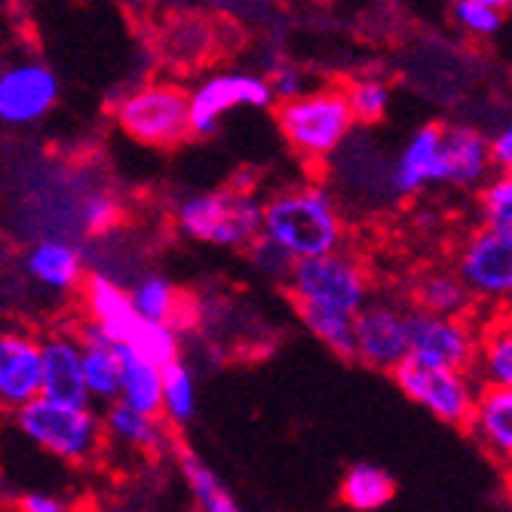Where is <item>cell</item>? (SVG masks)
<instances>
[{
	"instance_id": "1",
	"label": "cell",
	"mask_w": 512,
	"mask_h": 512,
	"mask_svg": "<svg viewBox=\"0 0 512 512\" xmlns=\"http://www.w3.org/2000/svg\"><path fill=\"white\" fill-rule=\"evenodd\" d=\"M261 234L295 261L344 246L347 224L338 197L316 181L292 184L261 203Z\"/></svg>"
},
{
	"instance_id": "2",
	"label": "cell",
	"mask_w": 512,
	"mask_h": 512,
	"mask_svg": "<svg viewBox=\"0 0 512 512\" xmlns=\"http://www.w3.org/2000/svg\"><path fill=\"white\" fill-rule=\"evenodd\" d=\"M13 424L28 445L68 467H89L105 451L102 414L92 408V402L77 405L34 396L13 411Z\"/></svg>"
},
{
	"instance_id": "3",
	"label": "cell",
	"mask_w": 512,
	"mask_h": 512,
	"mask_svg": "<svg viewBox=\"0 0 512 512\" xmlns=\"http://www.w3.org/2000/svg\"><path fill=\"white\" fill-rule=\"evenodd\" d=\"M276 126L298 160L322 166L347 145L356 120L344 86H316L289 102H279Z\"/></svg>"
},
{
	"instance_id": "4",
	"label": "cell",
	"mask_w": 512,
	"mask_h": 512,
	"mask_svg": "<svg viewBox=\"0 0 512 512\" xmlns=\"http://www.w3.org/2000/svg\"><path fill=\"white\" fill-rule=\"evenodd\" d=\"M181 237L218 249H243L261 230V200L252 191L218 188L181 194L172 209Z\"/></svg>"
},
{
	"instance_id": "5",
	"label": "cell",
	"mask_w": 512,
	"mask_h": 512,
	"mask_svg": "<svg viewBox=\"0 0 512 512\" xmlns=\"http://www.w3.org/2000/svg\"><path fill=\"white\" fill-rule=\"evenodd\" d=\"M295 307H316L353 316L371 298V276L365 264L341 249L298 258L286 276Z\"/></svg>"
},
{
	"instance_id": "6",
	"label": "cell",
	"mask_w": 512,
	"mask_h": 512,
	"mask_svg": "<svg viewBox=\"0 0 512 512\" xmlns=\"http://www.w3.org/2000/svg\"><path fill=\"white\" fill-rule=\"evenodd\" d=\"M117 126L145 148H178L191 138V120H188V89L154 80L129 89L114 108Z\"/></svg>"
},
{
	"instance_id": "7",
	"label": "cell",
	"mask_w": 512,
	"mask_h": 512,
	"mask_svg": "<svg viewBox=\"0 0 512 512\" xmlns=\"http://www.w3.org/2000/svg\"><path fill=\"white\" fill-rule=\"evenodd\" d=\"M273 92L264 74L255 71H215L188 89V120L194 138H209L221 129L224 117L252 108H273Z\"/></svg>"
},
{
	"instance_id": "8",
	"label": "cell",
	"mask_w": 512,
	"mask_h": 512,
	"mask_svg": "<svg viewBox=\"0 0 512 512\" xmlns=\"http://www.w3.org/2000/svg\"><path fill=\"white\" fill-rule=\"evenodd\" d=\"M393 381L402 390L405 399L430 411L436 421L448 427H463L470 417V408L479 393V381L473 371L457 368H436L414 359H402L393 371Z\"/></svg>"
},
{
	"instance_id": "9",
	"label": "cell",
	"mask_w": 512,
	"mask_h": 512,
	"mask_svg": "<svg viewBox=\"0 0 512 512\" xmlns=\"http://www.w3.org/2000/svg\"><path fill=\"white\" fill-rule=\"evenodd\" d=\"M479 338L482 329L470 316H442L421 307L408 310V359L414 362L473 371Z\"/></svg>"
},
{
	"instance_id": "10",
	"label": "cell",
	"mask_w": 512,
	"mask_h": 512,
	"mask_svg": "<svg viewBox=\"0 0 512 512\" xmlns=\"http://www.w3.org/2000/svg\"><path fill=\"white\" fill-rule=\"evenodd\" d=\"M454 273L476 301L506 307L512 295V234L491 227L473 230L457 249Z\"/></svg>"
},
{
	"instance_id": "11",
	"label": "cell",
	"mask_w": 512,
	"mask_h": 512,
	"mask_svg": "<svg viewBox=\"0 0 512 512\" xmlns=\"http://www.w3.org/2000/svg\"><path fill=\"white\" fill-rule=\"evenodd\" d=\"M353 359L384 375L408 359V307L368 298L353 313Z\"/></svg>"
},
{
	"instance_id": "12",
	"label": "cell",
	"mask_w": 512,
	"mask_h": 512,
	"mask_svg": "<svg viewBox=\"0 0 512 512\" xmlns=\"http://www.w3.org/2000/svg\"><path fill=\"white\" fill-rule=\"evenodd\" d=\"M59 77L40 59H13L0 65V123L34 126L59 102Z\"/></svg>"
},
{
	"instance_id": "13",
	"label": "cell",
	"mask_w": 512,
	"mask_h": 512,
	"mask_svg": "<svg viewBox=\"0 0 512 512\" xmlns=\"http://www.w3.org/2000/svg\"><path fill=\"white\" fill-rule=\"evenodd\" d=\"M442 126L445 123H430L408 135V142L402 145V151L396 154L387 172V184L396 197H414L427 188H442V184H448Z\"/></svg>"
},
{
	"instance_id": "14",
	"label": "cell",
	"mask_w": 512,
	"mask_h": 512,
	"mask_svg": "<svg viewBox=\"0 0 512 512\" xmlns=\"http://www.w3.org/2000/svg\"><path fill=\"white\" fill-rule=\"evenodd\" d=\"M34 396H40V338L0 325V411L13 414Z\"/></svg>"
},
{
	"instance_id": "15",
	"label": "cell",
	"mask_w": 512,
	"mask_h": 512,
	"mask_svg": "<svg viewBox=\"0 0 512 512\" xmlns=\"http://www.w3.org/2000/svg\"><path fill=\"white\" fill-rule=\"evenodd\" d=\"M40 396L56 402H89L83 387L80 338L74 329H56L40 338Z\"/></svg>"
},
{
	"instance_id": "16",
	"label": "cell",
	"mask_w": 512,
	"mask_h": 512,
	"mask_svg": "<svg viewBox=\"0 0 512 512\" xmlns=\"http://www.w3.org/2000/svg\"><path fill=\"white\" fill-rule=\"evenodd\" d=\"M80 295H83L86 319L96 322L114 344H126V338L132 335L135 322H138V313L129 301L126 286L117 283L111 273L86 270L83 283H80Z\"/></svg>"
},
{
	"instance_id": "17",
	"label": "cell",
	"mask_w": 512,
	"mask_h": 512,
	"mask_svg": "<svg viewBox=\"0 0 512 512\" xmlns=\"http://www.w3.org/2000/svg\"><path fill=\"white\" fill-rule=\"evenodd\" d=\"M463 427L470 430V436L494 460H500L503 467H509V457H512V387L482 384Z\"/></svg>"
},
{
	"instance_id": "18",
	"label": "cell",
	"mask_w": 512,
	"mask_h": 512,
	"mask_svg": "<svg viewBox=\"0 0 512 512\" xmlns=\"http://www.w3.org/2000/svg\"><path fill=\"white\" fill-rule=\"evenodd\" d=\"M102 427H105V439H111L114 445H120L126 451L145 454V457H160L172 445V427L160 414L135 411L129 405H123L120 399L108 402V408L102 414Z\"/></svg>"
},
{
	"instance_id": "19",
	"label": "cell",
	"mask_w": 512,
	"mask_h": 512,
	"mask_svg": "<svg viewBox=\"0 0 512 512\" xmlns=\"http://www.w3.org/2000/svg\"><path fill=\"white\" fill-rule=\"evenodd\" d=\"M86 255L62 237L37 240L25 252V273L50 292H74L86 276Z\"/></svg>"
},
{
	"instance_id": "20",
	"label": "cell",
	"mask_w": 512,
	"mask_h": 512,
	"mask_svg": "<svg viewBox=\"0 0 512 512\" xmlns=\"http://www.w3.org/2000/svg\"><path fill=\"white\" fill-rule=\"evenodd\" d=\"M80 338V362H83V387L89 402H114L120 390V356L117 344L99 329L96 322L77 325Z\"/></svg>"
},
{
	"instance_id": "21",
	"label": "cell",
	"mask_w": 512,
	"mask_h": 512,
	"mask_svg": "<svg viewBox=\"0 0 512 512\" xmlns=\"http://www.w3.org/2000/svg\"><path fill=\"white\" fill-rule=\"evenodd\" d=\"M442 151L448 166L451 188H479V184L494 172L488 157V135L476 126L454 123L442 126Z\"/></svg>"
},
{
	"instance_id": "22",
	"label": "cell",
	"mask_w": 512,
	"mask_h": 512,
	"mask_svg": "<svg viewBox=\"0 0 512 512\" xmlns=\"http://www.w3.org/2000/svg\"><path fill=\"white\" fill-rule=\"evenodd\" d=\"M129 301L135 307V313L151 322H166L175 332H184L188 325H194V316L188 310V301L175 289L172 279H166L163 273H142L135 276V283L126 289Z\"/></svg>"
},
{
	"instance_id": "23",
	"label": "cell",
	"mask_w": 512,
	"mask_h": 512,
	"mask_svg": "<svg viewBox=\"0 0 512 512\" xmlns=\"http://www.w3.org/2000/svg\"><path fill=\"white\" fill-rule=\"evenodd\" d=\"M160 417L175 430L197 417V378L181 356L160 368Z\"/></svg>"
},
{
	"instance_id": "24",
	"label": "cell",
	"mask_w": 512,
	"mask_h": 512,
	"mask_svg": "<svg viewBox=\"0 0 512 512\" xmlns=\"http://www.w3.org/2000/svg\"><path fill=\"white\" fill-rule=\"evenodd\" d=\"M414 304L427 310V313H442V316H470L476 307V298L470 289L460 283V276L454 267H439L430 270L417 279L414 286Z\"/></svg>"
},
{
	"instance_id": "25",
	"label": "cell",
	"mask_w": 512,
	"mask_h": 512,
	"mask_svg": "<svg viewBox=\"0 0 512 512\" xmlns=\"http://www.w3.org/2000/svg\"><path fill=\"white\" fill-rule=\"evenodd\" d=\"M120 356V390L117 399L135 411L160 414V365L135 356L123 344H117Z\"/></svg>"
},
{
	"instance_id": "26",
	"label": "cell",
	"mask_w": 512,
	"mask_h": 512,
	"mask_svg": "<svg viewBox=\"0 0 512 512\" xmlns=\"http://www.w3.org/2000/svg\"><path fill=\"white\" fill-rule=\"evenodd\" d=\"M178 470L191 491L197 512H243L237 497L218 479V473L194 451H178Z\"/></svg>"
},
{
	"instance_id": "27",
	"label": "cell",
	"mask_w": 512,
	"mask_h": 512,
	"mask_svg": "<svg viewBox=\"0 0 512 512\" xmlns=\"http://www.w3.org/2000/svg\"><path fill=\"white\" fill-rule=\"evenodd\" d=\"M473 378L488 387H512V325L506 316L494 319L482 332Z\"/></svg>"
},
{
	"instance_id": "28",
	"label": "cell",
	"mask_w": 512,
	"mask_h": 512,
	"mask_svg": "<svg viewBox=\"0 0 512 512\" xmlns=\"http://www.w3.org/2000/svg\"><path fill=\"white\" fill-rule=\"evenodd\" d=\"M396 497V479L378 463H353L341 479V500L356 512H378Z\"/></svg>"
},
{
	"instance_id": "29",
	"label": "cell",
	"mask_w": 512,
	"mask_h": 512,
	"mask_svg": "<svg viewBox=\"0 0 512 512\" xmlns=\"http://www.w3.org/2000/svg\"><path fill=\"white\" fill-rule=\"evenodd\" d=\"M123 347L132 350L135 356H142V359L163 368L166 362L181 356V332H175L172 325H166V322H151V319L138 316L135 329H132V335L126 338Z\"/></svg>"
},
{
	"instance_id": "30",
	"label": "cell",
	"mask_w": 512,
	"mask_h": 512,
	"mask_svg": "<svg viewBox=\"0 0 512 512\" xmlns=\"http://www.w3.org/2000/svg\"><path fill=\"white\" fill-rule=\"evenodd\" d=\"M298 319L322 347H329L341 359H353V316L335 310L298 307Z\"/></svg>"
},
{
	"instance_id": "31",
	"label": "cell",
	"mask_w": 512,
	"mask_h": 512,
	"mask_svg": "<svg viewBox=\"0 0 512 512\" xmlns=\"http://www.w3.org/2000/svg\"><path fill=\"white\" fill-rule=\"evenodd\" d=\"M344 92H347V105H350L353 120L362 126L381 123L390 111V102H393L390 86L381 77H359L350 86H344Z\"/></svg>"
},
{
	"instance_id": "32",
	"label": "cell",
	"mask_w": 512,
	"mask_h": 512,
	"mask_svg": "<svg viewBox=\"0 0 512 512\" xmlns=\"http://www.w3.org/2000/svg\"><path fill=\"white\" fill-rule=\"evenodd\" d=\"M479 215L482 224L491 230H503L512 234V172L488 175L479 184Z\"/></svg>"
},
{
	"instance_id": "33",
	"label": "cell",
	"mask_w": 512,
	"mask_h": 512,
	"mask_svg": "<svg viewBox=\"0 0 512 512\" xmlns=\"http://www.w3.org/2000/svg\"><path fill=\"white\" fill-rule=\"evenodd\" d=\"M451 19L467 37L491 40V37H497L503 31L506 10H497V7L485 4V0H454Z\"/></svg>"
},
{
	"instance_id": "34",
	"label": "cell",
	"mask_w": 512,
	"mask_h": 512,
	"mask_svg": "<svg viewBox=\"0 0 512 512\" xmlns=\"http://www.w3.org/2000/svg\"><path fill=\"white\" fill-rule=\"evenodd\" d=\"M243 249H246L249 264H252L255 273H261L267 279H279V283H286V276H289V270L295 264V258L286 249H279L270 237L261 234V230H258V234Z\"/></svg>"
},
{
	"instance_id": "35",
	"label": "cell",
	"mask_w": 512,
	"mask_h": 512,
	"mask_svg": "<svg viewBox=\"0 0 512 512\" xmlns=\"http://www.w3.org/2000/svg\"><path fill=\"white\" fill-rule=\"evenodd\" d=\"M117 218H120V206L108 194H92L80 206V227L86 230V234H92V237L108 234V230L117 224Z\"/></svg>"
},
{
	"instance_id": "36",
	"label": "cell",
	"mask_w": 512,
	"mask_h": 512,
	"mask_svg": "<svg viewBox=\"0 0 512 512\" xmlns=\"http://www.w3.org/2000/svg\"><path fill=\"white\" fill-rule=\"evenodd\" d=\"M264 77H267V83H270V92H273V99H276V102H289V99H295V96H301V92L310 89L307 74H304L298 65H289V62L273 65Z\"/></svg>"
},
{
	"instance_id": "37",
	"label": "cell",
	"mask_w": 512,
	"mask_h": 512,
	"mask_svg": "<svg viewBox=\"0 0 512 512\" xmlns=\"http://www.w3.org/2000/svg\"><path fill=\"white\" fill-rule=\"evenodd\" d=\"M13 512H83L71 497L59 491H46V488H31L16 494Z\"/></svg>"
},
{
	"instance_id": "38",
	"label": "cell",
	"mask_w": 512,
	"mask_h": 512,
	"mask_svg": "<svg viewBox=\"0 0 512 512\" xmlns=\"http://www.w3.org/2000/svg\"><path fill=\"white\" fill-rule=\"evenodd\" d=\"M488 157H491L494 169L512 172V129L509 126H503L500 132H494L488 138Z\"/></svg>"
},
{
	"instance_id": "39",
	"label": "cell",
	"mask_w": 512,
	"mask_h": 512,
	"mask_svg": "<svg viewBox=\"0 0 512 512\" xmlns=\"http://www.w3.org/2000/svg\"><path fill=\"white\" fill-rule=\"evenodd\" d=\"M197 4H209V7H237L243 0H197Z\"/></svg>"
},
{
	"instance_id": "40",
	"label": "cell",
	"mask_w": 512,
	"mask_h": 512,
	"mask_svg": "<svg viewBox=\"0 0 512 512\" xmlns=\"http://www.w3.org/2000/svg\"><path fill=\"white\" fill-rule=\"evenodd\" d=\"M485 4H491V7H497V10H509V7H512V0H485Z\"/></svg>"
},
{
	"instance_id": "41",
	"label": "cell",
	"mask_w": 512,
	"mask_h": 512,
	"mask_svg": "<svg viewBox=\"0 0 512 512\" xmlns=\"http://www.w3.org/2000/svg\"><path fill=\"white\" fill-rule=\"evenodd\" d=\"M99 512H132L129 506H105V509H99Z\"/></svg>"
},
{
	"instance_id": "42",
	"label": "cell",
	"mask_w": 512,
	"mask_h": 512,
	"mask_svg": "<svg viewBox=\"0 0 512 512\" xmlns=\"http://www.w3.org/2000/svg\"><path fill=\"white\" fill-rule=\"evenodd\" d=\"M0 512H4V506H0Z\"/></svg>"
}]
</instances>
